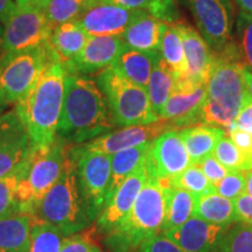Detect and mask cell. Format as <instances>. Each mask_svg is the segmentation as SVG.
I'll list each match as a JSON object with an SVG mask.
<instances>
[{
  "instance_id": "6da1fadb",
  "label": "cell",
  "mask_w": 252,
  "mask_h": 252,
  "mask_svg": "<svg viewBox=\"0 0 252 252\" xmlns=\"http://www.w3.org/2000/svg\"><path fill=\"white\" fill-rule=\"evenodd\" d=\"M115 127L108 103L97 82L83 75L67 74L58 137L69 144H83Z\"/></svg>"
},
{
  "instance_id": "7a4b0ae2",
  "label": "cell",
  "mask_w": 252,
  "mask_h": 252,
  "mask_svg": "<svg viewBox=\"0 0 252 252\" xmlns=\"http://www.w3.org/2000/svg\"><path fill=\"white\" fill-rule=\"evenodd\" d=\"M65 72L55 60L40 75L33 87L15 103V113L23 123L34 147L48 146L58 137L64 98Z\"/></svg>"
},
{
  "instance_id": "3957f363",
  "label": "cell",
  "mask_w": 252,
  "mask_h": 252,
  "mask_svg": "<svg viewBox=\"0 0 252 252\" xmlns=\"http://www.w3.org/2000/svg\"><path fill=\"white\" fill-rule=\"evenodd\" d=\"M243 67L234 40L222 52H213L201 123L220 126L225 131L231 127L249 94Z\"/></svg>"
},
{
  "instance_id": "277c9868",
  "label": "cell",
  "mask_w": 252,
  "mask_h": 252,
  "mask_svg": "<svg viewBox=\"0 0 252 252\" xmlns=\"http://www.w3.org/2000/svg\"><path fill=\"white\" fill-rule=\"evenodd\" d=\"M172 189L169 179H159L149 173L131 212L108 234L113 251L128 252L138 249L145 241L161 232Z\"/></svg>"
},
{
  "instance_id": "5b68a950",
  "label": "cell",
  "mask_w": 252,
  "mask_h": 252,
  "mask_svg": "<svg viewBox=\"0 0 252 252\" xmlns=\"http://www.w3.org/2000/svg\"><path fill=\"white\" fill-rule=\"evenodd\" d=\"M71 147L72 145L68 150L59 180L32 212L36 220L54 226L64 236L80 232L93 222L78 182Z\"/></svg>"
},
{
  "instance_id": "8992f818",
  "label": "cell",
  "mask_w": 252,
  "mask_h": 252,
  "mask_svg": "<svg viewBox=\"0 0 252 252\" xmlns=\"http://www.w3.org/2000/svg\"><path fill=\"white\" fill-rule=\"evenodd\" d=\"M97 84L105 97L115 125L126 127L160 121L153 111L146 89L126 80L113 67L99 72Z\"/></svg>"
},
{
  "instance_id": "52a82bcc",
  "label": "cell",
  "mask_w": 252,
  "mask_h": 252,
  "mask_svg": "<svg viewBox=\"0 0 252 252\" xmlns=\"http://www.w3.org/2000/svg\"><path fill=\"white\" fill-rule=\"evenodd\" d=\"M55 60L49 43L34 49L4 52L0 56V103H17Z\"/></svg>"
},
{
  "instance_id": "ba28073f",
  "label": "cell",
  "mask_w": 252,
  "mask_h": 252,
  "mask_svg": "<svg viewBox=\"0 0 252 252\" xmlns=\"http://www.w3.org/2000/svg\"><path fill=\"white\" fill-rule=\"evenodd\" d=\"M70 145L56 137L48 146L34 149L26 174L18 189L23 212H33L34 207L59 180Z\"/></svg>"
},
{
  "instance_id": "9c48e42d",
  "label": "cell",
  "mask_w": 252,
  "mask_h": 252,
  "mask_svg": "<svg viewBox=\"0 0 252 252\" xmlns=\"http://www.w3.org/2000/svg\"><path fill=\"white\" fill-rule=\"evenodd\" d=\"M53 28L40 7L17 6L4 21L2 48L5 52L39 48L48 45Z\"/></svg>"
},
{
  "instance_id": "30bf717a",
  "label": "cell",
  "mask_w": 252,
  "mask_h": 252,
  "mask_svg": "<svg viewBox=\"0 0 252 252\" xmlns=\"http://www.w3.org/2000/svg\"><path fill=\"white\" fill-rule=\"evenodd\" d=\"M76 161L80 187L86 200L91 220H96L105 204L106 193L111 179V156L71 147Z\"/></svg>"
},
{
  "instance_id": "8fae6325",
  "label": "cell",
  "mask_w": 252,
  "mask_h": 252,
  "mask_svg": "<svg viewBox=\"0 0 252 252\" xmlns=\"http://www.w3.org/2000/svg\"><path fill=\"white\" fill-rule=\"evenodd\" d=\"M198 33L214 53L231 42L232 9L229 0H187Z\"/></svg>"
},
{
  "instance_id": "7c38bea8",
  "label": "cell",
  "mask_w": 252,
  "mask_h": 252,
  "mask_svg": "<svg viewBox=\"0 0 252 252\" xmlns=\"http://www.w3.org/2000/svg\"><path fill=\"white\" fill-rule=\"evenodd\" d=\"M206 97V83H197L187 77L176 80L174 90L160 111L159 118L171 122L176 128L201 123Z\"/></svg>"
},
{
  "instance_id": "4fadbf2b",
  "label": "cell",
  "mask_w": 252,
  "mask_h": 252,
  "mask_svg": "<svg viewBox=\"0 0 252 252\" xmlns=\"http://www.w3.org/2000/svg\"><path fill=\"white\" fill-rule=\"evenodd\" d=\"M174 130H176V127L171 122L160 119V121L151 123V124L126 126L118 131H111L109 133L99 135L93 140L80 144L78 146L88 152H97L112 156L121 151L152 143L163 132Z\"/></svg>"
},
{
  "instance_id": "5bb4252c",
  "label": "cell",
  "mask_w": 252,
  "mask_h": 252,
  "mask_svg": "<svg viewBox=\"0 0 252 252\" xmlns=\"http://www.w3.org/2000/svg\"><path fill=\"white\" fill-rule=\"evenodd\" d=\"M35 147L15 112L0 117V179L11 174L30 159Z\"/></svg>"
},
{
  "instance_id": "9a60e30c",
  "label": "cell",
  "mask_w": 252,
  "mask_h": 252,
  "mask_svg": "<svg viewBox=\"0 0 252 252\" xmlns=\"http://www.w3.org/2000/svg\"><path fill=\"white\" fill-rule=\"evenodd\" d=\"M146 11L128 9L110 4L104 0H94L76 23L89 35L122 37L130 25Z\"/></svg>"
},
{
  "instance_id": "2e32d148",
  "label": "cell",
  "mask_w": 252,
  "mask_h": 252,
  "mask_svg": "<svg viewBox=\"0 0 252 252\" xmlns=\"http://www.w3.org/2000/svg\"><path fill=\"white\" fill-rule=\"evenodd\" d=\"M146 165L152 176L169 180L191 165L179 132H163L151 143Z\"/></svg>"
},
{
  "instance_id": "e0dca14e",
  "label": "cell",
  "mask_w": 252,
  "mask_h": 252,
  "mask_svg": "<svg viewBox=\"0 0 252 252\" xmlns=\"http://www.w3.org/2000/svg\"><path fill=\"white\" fill-rule=\"evenodd\" d=\"M125 47L119 36L90 35L86 46L74 59L63 63L67 74L87 75L112 67Z\"/></svg>"
},
{
  "instance_id": "ac0fdd59",
  "label": "cell",
  "mask_w": 252,
  "mask_h": 252,
  "mask_svg": "<svg viewBox=\"0 0 252 252\" xmlns=\"http://www.w3.org/2000/svg\"><path fill=\"white\" fill-rule=\"evenodd\" d=\"M149 178L146 161L117 188L108 202L104 204L102 212L97 217V226L100 231L109 234L124 220L139 195L145 181Z\"/></svg>"
},
{
  "instance_id": "d6986e66",
  "label": "cell",
  "mask_w": 252,
  "mask_h": 252,
  "mask_svg": "<svg viewBox=\"0 0 252 252\" xmlns=\"http://www.w3.org/2000/svg\"><path fill=\"white\" fill-rule=\"evenodd\" d=\"M230 226L214 224L193 216L178 228L162 234L187 252H216Z\"/></svg>"
},
{
  "instance_id": "ffe728a7",
  "label": "cell",
  "mask_w": 252,
  "mask_h": 252,
  "mask_svg": "<svg viewBox=\"0 0 252 252\" xmlns=\"http://www.w3.org/2000/svg\"><path fill=\"white\" fill-rule=\"evenodd\" d=\"M181 34L189 80L197 83H206L209 78L213 63V50L207 41L196 30L186 23H175Z\"/></svg>"
},
{
  "instance_id": "44dd1931",
  "label": "cell",
  "mask_w": 252,
  "mask_h": 252,
  "mask_svg": "<svg viewBox=\"0 0 252 252\" xmlns=\"http://www.w3.org/2000/svg\"><path fill=\"white\" fill-rule=\"evenodd\" d=\"M34 222L33 214L23 210L0 219V252H30Z\"/></svg>"
},
{
  "instance_id": "7402d4cb",
  "label": "cell",
  "mask_w": 252,
  "mask_h": 252,
  "mask_svg": "<svg viewBox=\"0 0 252 252\" xmlns=\"http://www.w3.org/2000/svg\"><path fill=\"white\" fill-rule=\"evenodd\" d=\"M166 24L149 12H144L126 28L122 39L130 48L141 52H159Z\"/></svg>"
},
{
  "instance_id": "603a6c76",
  "label": "cell",
  "mask_w": 252,
  "mask_h": 252,
  "mask_svg": "<svg viewBox=\"0 0 252 252\" xmlns=\"http://www.w3.org/2000/svg\"><path fill=\"white\" fill-rule=\"evenodd\" d=\"M193 165H198L204 158L212 156L219 141L225 135L220 126L201 124L180 128L179 131Z\"/></svg>"
},
{
  "instance_id": "cb8c5ba5",
  "label": "cell",
  "mask_w": 252,
  "mask_h": 252,
  "mask_svg": "<svg viewBox=\"0 0 252 252\" xmlns=\"http://www.w3.org/2000/svg\"><path fill=\"white\" fill-rule=\"evenodd\" d=\"M159 52H141L125 45L112 67L126 80L146 89Z\"/></svg>"
},
{
  "instance_id": "d4e9b609",
  "label": "cell",
  "mask_w": 252,
  "mask_h": 252,
  "mask_svg": "<svg viewBox=\"0 0 252 252\" xmlns=\"http://www.w3.org/2000/svg\"><path fill=\"white\" fill-rule=\"evenodd\" d=\"M89 36V34L76 21H70L53 30L49 46L56 59L63 64L74 59L83 49Z\"/></svg>"
},
{
  "instance_id": "484cf974",
  "label": "cell",
  "mask_w": 252,
  "mask_h": 252,
  "mask_svg": "<svg viewBox=\"0 0 252 252\" xmlns=\"http://www.w3.org/2000/svg\"><path fill=\"white\" fill-rule=\"evenodd\" d=\"M150 145L151 143L112 154L111 179H110L108 193H106L105 203L108 202V200L112 196L113 193L117 190L119 186H121L132 173H134L140 166L144 165L147 159V156H149Z\"/></svg>"
},
{
  "instance_id": "4316f807",
  "label": "cell",
  "mask_w": 252,
  "mask_h": 252,
  "mask_svg": "<svg viewBox=\"0 0 252 252\" xmlns=\"http://www.w3.org/2000/svg\"><path fill=\"white\" fill-rule=\"evenodd\" d=\"M193 216L220 225H232L239 222L234 201L220 196L215 191L196 196Z\"/></svg>"
},
{
  "instance_id": "83f0119b",
  "label": "cell",
  "mask_w": 252,
  "mask_h": 252,
  "mask_svg": "<svg viewBox=\"0 0 252 252\" xmlns=\"http://www.w3.org/2000/svg\"><path fill=\"white\" fill-rule=\"evenodd\" d=\"M159 54L171 69L176 80L186 78L188 75L187 61L181 34L175 23H167L163 30Z\"/></svg>"
},
{
  "instance_id": "f1b7e54d",
  "label": "cell",
  "mask_w": 252,
  "mask_h": 252,
  "mask_svg": "<svg viewBox=\"0 0 252 252\" xmlns=\"http://www.w3.org/2000/svg\"><path fill=\"white\" fill-rule=\"evenodd\" d=\"M176 78L165 61L159 56L151 74L149 84L146 87L147 94L156 115L159 117V113L165 105L167 99L171 97L174 90Z\"/></svg>"
},
{
  "instance_id": "f546056e",
  "label": "cell",
  "mask_w": 252,
  "mask_h": 252,
  "mask_svg": "<svg viewBox=\"0 0 252 252\" xmlns=\"http://www.w3.org/2000/svg\"><path fill=\"white\" fill-rule=\"evenodd\" d=\"M195 200H196V196L189 191L173 187L168 204H167L161 232L178 228L185 222H187L190 217H193Z\"/></svg>"
},
{
  "instance_id": "4dcf8cb0",
  "label": "cell",
  "mask_w": 252,
  "mask_h": 252,
  "mask_svg": "<svg viewBox=\"0 0 252 252\" xmlns=\"http://www.w3.org/2000/svg\"><path fill=\"white\" fill-rule=\"evenodd\" d=\"M94 0H47L43 11L53 30L60 25L76 21Z\"/></svg>"
},
{
  "instance_id": "1f68e13d",
  "label": "cell",
  "mask_w": 252,
  "mask_h": 252,
  "mask_svg": "<svg viewBox=\"0 0 252 252\" xmlns=\"http://www.w3.org/2000/svg\"><path fill=\"white\" fill-rule=\"evenodd\" d=\"M30 159L17 171L0 179V219L21 210L18 189L27 172Z\"/></svg>"
},
{
  "instance_id": "d6a6232c",
  "label": "cell",
  "mask_w": 252,
  "mask_h": 252,
  "mask_svg": "<svg viewBox=\"0 0 252 252\" xmlns=\"http://www.w3.org/2000/svg\"><path fill=\"white\" fill-rule=\"evenodd\" d=\"M213 156L230 172H247L252 169V157L242 152L226 135L217 143Z\"/></svg>"
},
{
  "instance_id": "836d02e7",
  "label": "cell",
  "mask_w": 252,
  "mask_h": 252,
  "mask_svg": "<svg viewBox=\"0 0 252 252\" xmlns=\"http://www.w3.org/2000/svg\"><path fill=\"white\" fill-rule=\"evenodd\" d=\"M104 1L128 9L146 11L163 23H175L174 20L178 17L174 0H104Z\"/></svg>"
},
{
  "instance_id": "e575fe53",
  "label": "cell",
  "mask_w": 252,
  "mask_h": 252,
  "mask_svg": "<svg viewBox=\"0 0 252 252\" xmlns=\"http://www.w3.org/2000/svg\"><path fill=\"white\" fill-rule=\"evenodd\" d=\"M64 235L54 226L36 220L31 232L30 252H60Z\"/></svg>"
},
{
  "instance_id": "d590c367",
  "label": "cell",
  "mask_w": 252,
  "mask_h": 252,
  "mask_svg": "<svg viewBox=\"0 0 252 252\" xmlns=\"http://www.w3.org/2000/svg\"><path fill=\"white\" fill-rule=\"evenodd\" d=\"M171 185L174 188L187 190L195 196H201V195L215 191L212 182L208 180L198 165H193V163L180 174L171 179Z\"/></svg>"
},
{
  "instance_id": "8d00e7d4",
  "label": "cell",
  "mask_w": 252,
  "mask_h": 252,
  "mask_svg": "<svg viewBox=\"0 0 252 252\" xmlns=\"http://www.w3.org/2000/svg\"><path fill=\"white\" fill-rule=\"evenodd\" d=\"M216 252H252V225L236 222L223 236Z\"/></svg>"
},
{
  "instance_id": "74e56055",
  "label": "cell",
  "mask_w": 252,
  "mask_h": 252,
  "mask_svg": "<svg viewBox=\"0 0 252 252\" xmlns=\"http://www.w3.org/2000/svg\"><path fill=\"white\" fill-rule=\"evenodd\" d=\"M234 42L242 64L252 70V14L239 12L236 19V41Z\"/></svg>"
},
{
  "instance_id": "f35d334b",
  "label": "cell",
  "mask_w": 252,
  "mask_h": 252,
  "mask_svg": "<svg viewBox=\"0 0 252 252\" xmlns=\"http://www.w3.org/2000/svg\"><path fill=\"white\" fill-rule=\"evenodd\" d=\"M245 188H247V172L241 171L229 172L228 175L214 186L215 193L232 201L242 194H245Z\"/></svg>"
},
{
  "instance_id": "ab89813d",
  "label": "cell",
  "mask_w": 252,
  "mask_h": 252,
  "mask_svg": "<svg viewBox=\"0 0 252 252\" xmlns=\"http://www.w3.org/2000/svg\"><path fill=\"white\" fill-rule=\"evenodd\" d=\"M60 252H102L98 245L88 235L72 234L64 236Z\"/></svg>"
},
{
  "instance_id": "60d3db41",
  "label": "cell",
  "mask_w": 252,
  "mask_h": 252,
  "mask_svg": "<svg viewBox=\"0 0 252 252\" xmlns=\"http://www.w3.org/2000/svg\"><path fill=\"white\" fill-rule=\"evenodd\" d=\"M138 250L139 252H187L166 237L162 232L145 241Z\"/></svg>"
},
{
  "instance_id": "b9f144b4",
  "label": "cell",
  "mask_w": 252,
  "mask_h": 252,
  "mask_svg": "<svg viewBox=\"0 0 252 252\" xmlns=\"http://www.w3.org/2000/svg\"><path fill=\"white\" fill-rule=\"evenodd\" d=\"M198 167L201 168V171L203 172V174L207 176V179L212 182L213 186L219 184V182L222 180L224 176L228 175L230 171L225 168L224 166L220 165V163L217 161V159L213 156H208L207 158L198 163Z\"/></svg>"
},
{
  "instance_id": "7bdbcfd3",
  "label": "cell",
  "mask_w": 252,
  "mask_h": 252,
  "mask_svg": "<svg viewBox=\"0 0 252 252\" xmlns=\"http://www.w3.org/2000/svg\"><path fill=\"white\" fill-rule=\"evenodd\" d=\"M230 139L247 156L252 157V134L232 125L228 130Z\"/></svg>"
},
{
  "instance_id": "ee69618b",
  "label": "cell",
  "mask_w": 252,
  "mask_h": 252,
  "mask_svg": "<svg viewBox=\"0 0 252 252\" xmlns=\"http://www.w3.org/2000/svg\"><path fill=\"white\" fill-rule=\"evenodd\" d=\"M232 125L252 134V97L250 94H248Z\"/></svg>"
},
{
  "instance_id": "f6af8a7d",
  "label": "cell",
  "mask_w": 252,
  "mask_h": 252,
  "mask_svg": "<svg viewBox=\"0 0 252 252\" xmlns=\"http://www.w3.org/2000/svg\"><path fill=\"white\" fill-rule=\"evenodd\" d=\"M234 204L239 222L252 225V196L242 194L234 200Z\"/></svg>"
},
{
  "instance_id": "bcb514c9",
  "label": "cell",
  "mask_w": 252,
  "mask_h": 252,
  "mask_svg": "<svg viewBox=\"0 0 252 252\" xmlns=\"http://www.w3.org/2000/svg\"><path fill=\"white\" fill-rule=\"evenodd\" d=\"M15 2L13 0H0V21L4 23L7 15L13 11Z\"/></svg>"
},
{
  "instance_id": "7dc6e473",
  "label": "cell",
  "mask_w": 252,
  "mask_h": 252,
  "mask_svg": "<svg viewBox=\"0 0 252 252\" xmlns=\"http://www.w3.org/2000/svg\"><path fill=\"white\" fill-rule=\"evenodd\" d=\"M47 0H15V5L21 7H45Z\"/></svg>"
},
{
  "instance_id": "c3c4849f",
  "label": "cell",
  "mask_w": 252,
  "mask_h": 252,
  "mask_svg": "<svg viewBox=\"0 0 252 252\" xmlns=\"http://www.w3.org/2000/svg\"><path fill=\"white\" fill-rule=\"evenodd\" d=\"M234 1L241 8V11L252 14V0H234Z\"/></svg>"
},
{
  "instance_id": "681fc988",
  "label": "cell",
  "mask_w": 252,
  "mask_h": 252,
  "mask_svg": "<svg viewBox=\"0 0 252 252\" xmlns=\"http://www.w3.org/2000/svg\"><path fill=\"white\" fill-rule=\"evenodd\" d=\"M243 74H244V80H245V84H247L248 91L249 94H250V96L252 97V70L243 67Z\"/></svg>"
},
{
  "instance_id": "f907efd6",
  "label": "cell",
  "mask_w": 252,
  "mask_h": 252,
  "mask_svg": "<svg viewBox=\"0 0 252 252\" xmlns=\"http://www.w3.org/2000/svg\"><path fill=\"white\" fill-rule=\"evenodd\" d=\"M245 194L252 196V169L247 171V188H245Z\"/></svg>"
},
{
  "instance_id": "816d5d0a",
  "label": "cell",
  "mask_w": 252,
  "mask_h": 252,
  "mask_svg": "<svg viewBox=\"0 0 252 252\" xmlns=\"http://www.w3.org/2000/svg\"><path fill=\"white\" fill-rule=\"evenodd\" d=\"M1 115H2V113H1V103H0V117H1Z\"/></svg>"
}]
</instances>
